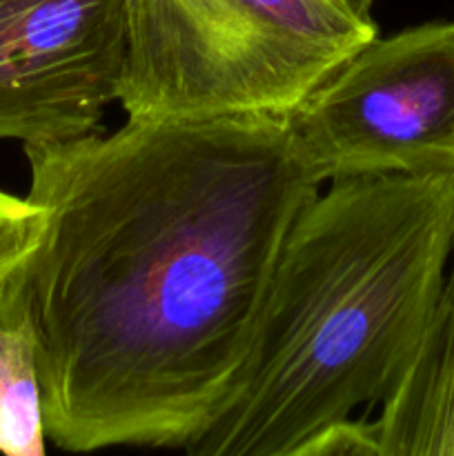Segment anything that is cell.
<instances>
[{
    "label": "cell",
    "instance_id": "cell-3",
    "mask_svg": "<svg viewBox=\"0 0 454 456\" xmlns=\"http://www.w3.org/2000/svg\"><path fill=\"white\" fill-rule=\"evenodd\" d=\"M129 120L288 116L377 36L336 0H120Z\"/></svg>",
    "mask_w": 454,
    "mask_h": 456
},
{
    "label": "cell",
    "instance_id": "cell-10",
    "mask_svg": "<svg viewBox=\"0 0 454 456\" xmlns=\"http://www.w3.org/2000/svg\"><path fill=\"white\" fill-rule=\"evenodd\" d=\"M338 4H343V7L347 9V12H352L354 16L359 18H372V4L374 0H336Z\"/></svg>",
    "mask_w": 454,
    "mask_h": 456
},
{
    "label": "cell",
    "instance_id": "cell-2",
    "mask_svg": "<svg viewBox=\"0 0 454 456\" xmlns=\"http://www.w3.org/2000/svg\"><path fill=\"white\" fill-rule=\"evenodd\" d=\"M454 172L329 183L283 245L234 383L185 456H285L381 403L432 319Z\"/></svg>",
    "mask_w": 454,
    "mask_h": 456
},
{
    "label": "cell",
    "instance_id": "cell-1",
    "mask_svg": "<svg viewBox=\"0 0 454 456\" xmlns=\"http://www.w3.org/2000/svg\"><path fill=\"white\" fill-rule=\"evenodd\" d=\"M38 245L0 298L25 323L47 439L194 444L221 410L283 245L323 183L288 116L129 120L22 147Z\"/></svg>",
    "mask_w": 454,
    "mask_h": 456
},
{
    "label": "cell",
    "instance_id": "cell-5",
    "mask_svg": "<svg viewBox=\"0 0 454 456\" xmlns=\"http://www.w3.org/2000/svg\"><path fill=\"white\" fill-rule=\"evenodd\" d=\"M125 65L120 0H0V141L101 132Z\"/></svg>",
    "mask_w": 454,
    "mask_h": 456
},
{
    "label": "cell",
    "instance_id": "cell-9",
    "mask_svg": "<svg viewBox=\"0 0 454 456\" xmlns=\"http://www.w3.org/2000/svg\"><path fill=\"white\" fill-rule=\"evenodd\" d=\"M377 441H374L372 423L347 421L336 423L329 430L320 432L314 439L305 441L296 450L285 456H374Z\"/></svg>",
    "mask_w": 454,
    "mask_h": 456
},
{
    "label": "cell",
    "instance_id": "cell-4",
    "mask_svg": "<svg viewBox=\"0 0 454 456\" xmlns=\"http://www.w3.org/2000/svg\"><path fill=\"white\" fill-rule=\"evenodd\" d=\"M288 123L323 185L454 172V20L377 34Z\"/></svg>",
    "mask_w": 454,
    "mask_h": 456
},
{
    "label": "cell",
    "instance_id": "cell-7",
    "mask_svg": "<svg viewBox=\"0 0 454 456\" xmlns=\"http://www.w3.org/2000/svg\"><path fill=\"white\" fill-rule=\"evenodd\" d=\"M0 454L47 456L43 396L31 334L0 319Z\"/></svg>",
    "mask_w": 454,
    "mask_h": 456
},
{
    "label": "cell",
    "instance_id": "cell-8",
    "mask_svg": "<svg viewBox=\"0 0 454 456\" xmlns=\"http://www.w3.org/2000/svg\"><path fill=\"white\" fill-rule=\"evenodd\" d=\"M45 230L43 209L0 187V298L18 267L29 258Z\"/></svg>",
    "mask_w": 454,
    "mask_h": 456
},
{
    "label": "cell",
    "instance_id": "cell-6",
    "mask_svg": "<svg viewBox=\"0 0 454 456\" xmlns=\"http://www.w3.org/2000/svg\"><path fill=\"white\" fill-rule=\"evenodd\" d=\"M372 430L374 456H454V239L430 323Z\"/></svg>",
    "mask_w": 454,
    "mask_h": 456
}]
</instances>
